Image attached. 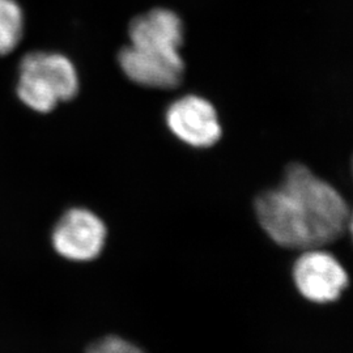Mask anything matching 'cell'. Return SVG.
<instances>
[{"label":"cell","mask_w":353,"mask_h":353,"mask_svg":"<svg viewBox=\"0 0 353 353\" xmlns=\"http://www.w3.org/2000/svg\"><path fill=\"white\" fill-rule=\"evenodd\" d=\"M106 237L108 229L97 214L85 208H71L55 224L51 242L65 259L89 262L101 254Z\"/></svg>","instance_id":"cell-4"},{"label":"cell","mask_w":353,"mask_h":353,"mask_svg":"<svg viewBox=\"0 0 353 353\" xmlns=\"http://www.w3.org/2000/svg\"><path fill=\"white\" fill-rule=\"evenodd\" d=\"M165 119L176 139L194 148H210L223 134L214 105L199 96L178 99L168 108Z\"/></svg>","instance_id":"cell-5"},{"label":"cell","mask_w":353,"mask_h":353,"mask_svg":"<svg viewBox=\"0 0 353 353\" xmlns=\"http://www.w3.org/2000/svg\"><path fill=\"white\" fill-rule=\"evenodd\" d=\"M303 252L292 270L294 285L301 296L316 303H332L341 299L350 283L341 262L321 248Z\"/></svg>","instance_id":"cell-3"},{"label":"cell","mask_w":353,"mask_h":353,"mask_svg":"<svg viewBox=\"0 0 353 353\" xmlns=\"http://www.w3.org/2000/svg\"><path fill=\"white\" fill-rule=\"evenodd\" d=\"M118 63L131 81L148 88H174L185 74V63L179 52L144 50L131 45L119 51Z\"/></svg>","instance_id":"cell-6"},{"label":"cell","mask_w":353,"mask_h":353,"mask_svg":"<svg viewBox=\"0 0 353 353\" xmlns=\"http://www.w3.org/2000/svg\"><path fill=\"white\" fill-rule=\"evenodd\" d=\"M254 210L267 236L288 249L322 248L351 228L341 192L303 164H290L278 189L256 196Z\"/></svg>","instance_id":"cell-1"},{"label":"cell","mask_w":353,"mask_h":353,"mask_svg":"<svg viewBox=\"0 0 353 353\" xmlns=\"http://www.w3.org/2000/svg\"><path fill=\"white\" fill-rule=\"evenodd\" d=\"M79 90L75 64L61 52L32 51L19 64L16 94L36 113H51L59 103L74 100Z\"/></svg>","instance_id":"cell-2"},{"label":"cell","mask_w":353,"mask_h":353,"mask_svg":"<svg viewBox=\"0 0 353 353\" xmlns=\"http://www.w3.org/2000/svg\"><path fill=\"white\" fill-rule=\"evenodd\" d=\"M85 353H145L134 343L123 338L109 335L99 341H93Z\"/></svg>","instance_id":"cell-9"},{"label":"cell","mask_w":353,"mask_h":353,"mask_svg":"<svg viewBox=\"0 0 353 353\" xmlns=\"http://www.w3.org/2000/svg\"><path fill=\"white\" fill-rule=\"evenodd\" d=\"M128 36L134 48L176 54L183 43V24L176 12L156 8L135 17Z\"/></svg>","instance_id":"cell-7"},{"label":"cell","mask_w":353,"mask_h":353,"mask_svg":"<svg viewBox=\"0 0 353 353\" xmlns=\"http://www.w3.org/2000/svg\"><path fill=\"white\" fill-rule=\"evenodd\" d=\"M26 17L17 0H0V57L11 54L21 42Z\"/></svg>","instance_id":"cell-8"}]
</instances>
